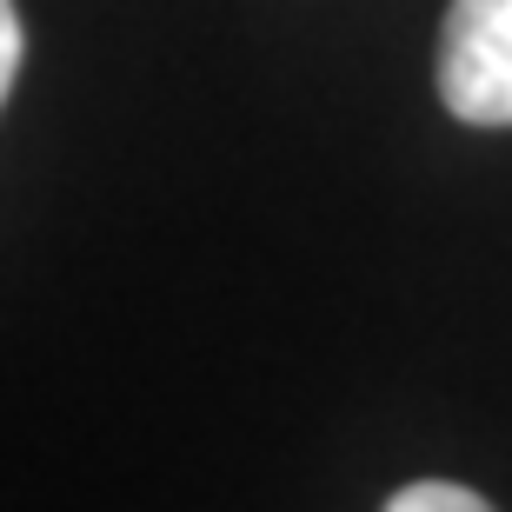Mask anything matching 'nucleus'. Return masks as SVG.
<instances>
[{"label":"nucleus","mask_w":512,"mask_h":512,"mask_svg":"<svg viewBox=\"0 0 512 512\" xmlns=\"http://www.w3.org/2000/svg\"><path fill=\"white\" fill-rule=\"evenodd\" d=\"M439 100L466 127H512V0H453L446 7Z\"/></svg>","instance_id":"obj_1"},{"label":"nucleus","mask_w":512,"mask_h":512,"mask_svg":"<svg viewBox=\"0 0 512 512\" xmlns=\"http://www.w3.org/2000/svg\"><path fill=\"white\" fill-rule=\"evenodd\" d=\"M380 512H493L473 486H453V479H413V486H399Z\"/></svg>","instance_id":"obj_2"},{"label":"nucleus","mask_w":512,"mask_h":512,"mask_svg":"<svg viewBox=\"0 0 512 512\" xmlns=\"http://www.w3.org/2000/svg\"><path fill=\"white\" fill-rule=\"evenodd\" d=\"M20 60H27V34H20V0H0V94H14Z\"/></svg>","instance_id":"obj_3"}]
</instances>
